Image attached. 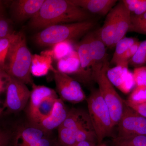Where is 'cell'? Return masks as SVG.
<instances>
[{
	"label": "cell",
	"mask_w": 146,
	"mask_h": 146,
	"mask_svg": "<svg viewBox=\"0 0 146 146\" xmlns=\"http://www.w3.org/2000/svg\"><path fill=\"white\" fill-rule=\"evenodd\" d=\"M32 60V55L27 46L25 35L16 33L7 54L5 72L9 76L32 85L34 83L31 73Z\"/></svg>",
	"instance_id": "obj_2"
},
{
	"label": "cell",
	"mask_w": 146,
	"mask_h": 146,
	"mask_svg": "<svg viewBox=\"0 0 146 146\" xmlns=\"http://www.w3.org/2000/svg\"><path fill=\"white\" fill-rule=\"evenodd\" d=\"M56 91L59 98L71 103L78 104L86 99V96L77 80L68 74L52 67Z\"/></svg>",
	"instance_id": "obj_6"
},
{
	"label": "cell",
	"mask_w": 146,
	"mask_h": 146,
	"mask_svg": "<svg viewBox=\"0 0 146 146\" xmlns=\"http://www.w3.org/2000/svg\"><path fill=\"white\" fill-rule=\"evenodd\" d=\"M32 89L31 91L29 100L27 114L29 119L33 123L36 119L37 110L39 105L47 98L58 97L57 93L54 89L43 85H37L33 84Z\"/></svg>",
	"instance_id": "obj_14"
},
{
	"label": "cell",
	"mask_w": 146,
	"mask_h": 146,
	"mask_svg": "<svg viewBox=\"0 0 146 146\" xmlns=\"http://www.w3.org/2000/svg\"><path fill=\"white\" fill-rule=\"evenodd\" d=\"M90 13L73 4L70 0H45L37 14L30 19L32 29H43L58 24L90 20Z\"/></svg>",
	"instance_id": "obj_1"
},
{
	"label": "cell",
	"mask_w": 146,
	"mask_h": 146,
	"mask_svg": "<svg viewBox=\"0 0 146 146\" xmlns=\"http://www.w3.org/2000/svg\"><path fill=\"white\" fill-rule=\"evenodd\" d=\"M129 65L135 68L146 65V40L140 42L138 49L129 61Z\"/></svg>",
	"instance_id": "obj_26"
},
{
	"label": "cell",
	"mask_w": 146,
	"mask_h": 146,
	"mask_svg": "<svg viewBox=\"0 0 146 146\" xmlns=\"http://www.w3.org/2000/svg\"><path fill=\"white\" fill-rule=\"evenodd\" d=\"M14 31H12L9 21L0 15V38H7L13 34Z\"/></svg>",
	"instance_id": "obj_31"
},
{
	"label": "cell",
	"mask_w": 146,
	"mask_h": 146,
	"mask_svg": "<svg viewBox=\"0 0 146 146\" xmlns=\"http://www.w3.org/2000/svg\"><path fill=\"white\" fill-rule=\"evenodd\" d=\"M52 58L50 56L46 54L39 55L35 54L32 55V74L36 77L46 75L52 67Z\"/></svg>",
	"instance_id": "obj_20"
},
{
	"label": "cell",
	"mask_w": 146,
	"mask_h": 146,
	"mask_svg": "<svg viewBox=\"0 0 146 146\" xmlns=\"http://www.w3.org/2000/svg\"><path fill=\"white\" fill-rule=\"evenodd\" d=\"M31 91L25 84L8 76L4 106L9 112L17 113L25 108L29 102Z\"/></svg>",
	"instance_id": "obj_7"
},
{
	"label": "cell",
	"mask_w": 146,
	"mask_h": 146,
	"mask_svg": "<svg viewBox=\"0 0 146 146\" xmlns=\"http://www.w3.org/2000/svg\"><path fill=\"white\" fill-rule=\"evenodd\" d=\"M16 34V32H14L9 37L0 39V72H5L7 54Z\"/></svg>",
	"instance_id": "obj_27"
},
{
	"label": "cell",
	"mask_w": 146,
	"mask_h": 146,
	"mask_svg": "<svg viewBox=\"0 0 146 146\" xmlns=\"http://www.w3.org/2000/svg\"><path fill=\"white\" fill-rule=\"evenodd\" d=\"M128 65V62L120 63L109 68L106 73L112 85L125 94L130 93L136 86L133 73L129 70Z\"/></svg>",
	"instance_id": "obj_10"
},
{
	"label": "cell",
	"mask_w": 146,
	"mask_h": 146,
	"mask_svg": "<svg viewBox=\"0 0 146 146\" xmlns=\"http://www.w3.org/2000/svg\"><path fill=\"white\" fill-rule=\"evenodd\" d=\"M45 0H16L11 4V9L16 21L31 19L37 14Z\"/></svg>",
	"instance_id": "obj_13"
},
{
	"label": "cell",
	"mask_w": 146,
	"mask_h": 146,
	"mask_svg": "<svg viewBox=\"0 0 146 146\" xmlns=\"http://www.w3.org/2000/svg\"><path fill=\"white\" fill-rule=\"evenodd\" d=\"M57 61V70L68 75L77 76L80 71V60L76 50Z\"/></svg>",
	"instance_id": "obj_19"
},
{
	"label": "cell",
	"mask_w": 146,
	"mask_h": 146,
	"mask_svg": "<svg viewBox=\"0 0 146 146\" xmlns=\"http://www.w3.org/2000/svg\"><path fill=\"white\" fill-rule=\"evenodd\" d=\"M11 139L9 133L0 130V146H8Z\"/></svg>",
	"instance_id": "obj_34"
},
{
	"label": "cell",
	"mask_w": 146,
	"mask_h": 146,
	"mask_svg": "<svg viewBox=\"0 0 146 146\" xmlns=\"http://www.w3.org/2000/svg\"><path fill=\"white\" fill-rule=\"evenodd\" d=\"M96 25L91 20L72 23L58 24L47 27L34 36L36 44L41 46H53L60 42L72 41L87 34Z\"/></svg>",
	"instance_id": "obj_3"
},
{
	"label": "cell",
	"mask_w": 146,
	"mask_h": 146,
	"mask_svg": "<svg viewBox=\"0 0 146 146\" xmlns=\"http://www.w3.org/2000/svg\"><path fill=\"white\" fill-rule=\"evenodd\" d=\"M86 100L88 114L100 144L111 136L114 129L110 112L98 89L92 91Z\"/></svg>",
	"instance_id": "obj_4"
},
{
	"label": "cell",
	"mask_w": 146,
	"mask_h": 146,
	"mask_svg": "<svg viewBox=\"0 0 146 146\" xmlns=\"http://www.w3.org/2000/svg\"><path fill=\"white\" fill-rule=\"evenodd\" d=\"M121 1L132 16H140L146 12V0H123Z\"/></svg>",
	"instance_id": "obj_25"
},
{
	"label": "cell",
	"mask_w": 146,
	"mask_h": 146,
	"mask_svg": "<svg viewBox=\"0 0 146 146\" xmlns=\"http://www.w3.org/2000/svg\"><path fill=\"white\" fill-rule=\"evenodd\" d=\"M118 10V5L117 4L108 13L103 25L97 31L100 39L106 47L110 48L114 47Z\"/></svg>",
	"instance_id": "obj_15"
},
{
	"label": "cell",
	"mask_w": 146,
	"mask_h": 146,
	"mask_svg": "<svg viewBox=\"0 0 146 146\" xmlns=\"http://www.w3.org/2000/svg\"><path fill=\"white\" fill-rule=\"evenodd\" d=\"M68 112L64 102L58 98L50 115L41 119L36 126L49 133L54 129L58 128L63 123L67 117Z\"/></svg>",
	"instance_id": "obj_12"
},
{
	"label": "cell",
	"mask_w": 146,
	"mask_h": 146,
	"mask_svg": "<svg viewBox=\"0 0 146 146\" xmlns=\"http://www.w3.org/2000/svg\"><path fill=\"white\" fill-rule=\"evenodd\" d=\"M52 49L43 54L50 56L52 58L57 60L64 58L74 50L71 41L60 42L52 46Z\"/></svg>",
	"instance_id": "obj_21"
},
{
	"label": "cell",
	"mask_w": 146,
	"mask_h": 146,
	"mask_svg": "<svg viewBox=\"0 0 146 146\" xmlns=\"http://www.w3.org/2000/svg\"><path fill=\"white\" fill-rule=\"evenodd\" d=\"M80 60V70L77 75L78 80L88 84L93 81L91 69V57L87 34L79 44L76 50Z\"/></svg>",
	"instance_id": "obj_11"
},
{
	"label": "cell",
	"mask_w": 146,
	"mask_h": 146,
	"mask_svg": "<svg viewBox=\"0 0 146 146\" xmlns=\"http://www.w3.org/2000/svg\"><path fill=\"white\" fill-rule=\"evenodd\" d=\"M113 143L114 146H146V135L116 137Z\"/></svg>",
	"instance_id": "obj_23"
},
{
	"label": "cell",
	"mask_w": 146,
	"mask_h": 146,
	"mask_svg": "<svg viewBox=\"0 0 146 146\" xmlns=\"http://www.w3.org/2000/svg\"><path fill=\"white\" fill-rule=\"evenodd\" d=\"M58 142L61 146H70L77 143L76 133L70 129L60 126L57 129Z\"/></svg>",
	"instance_id": "obj_24"
},
{
	"label": "cell",
	"mask_w": 146,
	"mask_h": 146,
	"mask_svg": "<svg viewBox=\"0 0 146 146\" xmlns=\"http://www.w3.org/2000/svg\"><path fill=\"white\" fill-rule=\"evenodd\" d=\"M3 112V108L0 106V115H1Z\"/></svg>",
	"instance_id": "obj_38"
},
{
	"label": "cell",
	"mask_w": 146,
	"mask_h": 146,
	"mask_svg": "<svg viewBox=\"0 0 146 146\" xmlns=\"http://www.w3.org/2000/svg\"><path fill=\"white\" fill-rule=\"evenodd\" d=\"M52 142L47 136L27 146H52Z\"/></svg>",
	"instance_id": "obj_35"
},
{
	"label": "cell",
	"mask_w": 146,
	"mask_h": 146,
	"mask_svg": "<svg viewBox=\"0 0 146 146\" xmlns=\"http://www.w3.org/2000/svg\"><path fill=\"white\" fill-rule=\"evenodd\" d=\"M73 4L90 13L107 15L116 5V0H70Z\"/></svg>",
	"instance_id": "obj_17"
},
{
	"label": "cell",
	"mask_w": 146,
	"mask_h": 146,
	"mask_svg": "<svg viewBox=\"0 0 146 146\" xmlns=\"http://www.w3.org/2000/svg\"><path fill=\"white\" fill-rule=\"evenodd\" d=\"M97 146H108L106 144L104 143H101L98 144Z\"/></svg>",
	"instance_id": "obj_37"
},
{
	"label": "cell",
	"mask_w": 146,
	"mask_h": 146,
	"mask_svg": "<svg viewBox=\"0 0 146 146\" xmlns=\"http://www.w3.org/2000/svg\"><path fill=\"white\" fill-rule=\"evenodd\" d=\"M117 125V137L146 135V119L125 104L123 115Z\"/></svg>",
	"instance_id": "obj_8"
},
{
	"label": "cell",
	"mask_w": 146,
	"mask_h": 146,
	"mask_svg": "<svg viewBox=\"0 0 146 146\" xmlns=\"http://www.w3.org/2000/svg\"><path fill=\"white\" fill-rule=\"evenodd\" d=\"M110 68H105L97 77L96 82L98 90L109 109L114 127L117 125L123 112L125 100L120 97L109 81L106 73Z\"/></svg>",
	"instance_id": "obj_5"
},
{
	"label": "cell",
	"mask_w": 146,
	"mask_h": 146,
	"mask_svg": "<svg viewBox=\"0 0 146 146\" xmlns=\"http://www.w3.org/2000/svg\"><path fill=\"white\" fill-rule=\"evenodd\" d=\"M129 31L146 35V12L140 16L131 15V24Z\"/></svg>",
	"instance_id": "obj_28"
},
{
	"label": "cell",
	"mask_w": 146,
	"mask_h": 146,
	"mask_svg": "<svg viewBox=\"0 0 146 146\" xmlns=\"http://www.w3.org/2000/svg\"><path fill=\"white\" fill-rule=\"evenodd\" d=\"M118 13L117 21V28L114 38V47L120 40L125 37L129 31L131 24V15L122 1L117 4Z\"/></svg>",
	"instance_id": "obj_18"
},
{
	"label": "cell",
	"mask_w": 146,
	"mask_h": 146,
	"mask_svg": "<svg viewBox=\"0 0 146 146\" xmlns=\"http://www.w3.org/2000/svg\"><path fill=\"white\" fill-rule=\"evenodd\" d=\"M4 12V6L2 1H0V15H3Z\"/></svg>",
	"instance_id": "obj_36"
},
{
	"label": "cell",
	"mask_w": 146,
	"mask_h": 146,
	"mask_svg": "<svg viewBox=\"0 0 146 146\" xmlns=\"http://www.w3.org/2000/svg\"><path fill=\"white\" fill-rule=\"evenodd\" d=\"M125 104L135 110L138 114L146 119V102L136 104H127L125 103Z\"/></svg>",
	"instance_id": "obj_33"
},
{
	"label": "cell",
	"mask_w": 146,
	"mask_h": 146,
	"mask_svg": "<svg viewBox=\"0 0 146 146\" xmlns=\"http://www.w3.org/2000/svg\"><path fill=\"white\" fill-rule=\"evenodd\" d=\"M1 39V38H0V39Z\"/></svg>",
	"instance_id": "obj_39"
},
{
	"label": "cell",
	"mask_w": 146,
	"mask_h": 146,
	"mask_svg": "<svg viewBox=\"0 0 146 146\" xmlns=\"http://www.w3.org/2000/svg\"><path fill=\"white\" fill-rule=\"evenodd\" d=\"M138 41V39L134 37H125L120 40L115 46V51L110 61V64L118 65L127 50Z\"/></svg>",
	"instance_id": "obj_22"
},
{
	"label": "cell",
	"mask_w": 146,
	"mask_h": 146,
	"mask_svg": "<svg viewBox=\"0 0 146 146\" xmlns=\"http://www.w3.org/2000/svg\"><path fill=\"white\" fill-rule=\"evenodd\" d=\"M91 51V69L93 81L105 68H109L106 46L100 39L98 31L87 33Z\"/></svg>",
	"instance_id": "obj_9"
},
{
	"label": "cell",
	"mask_w": 146,
	"mask_h": 146,
	"mask_svg": "<svg viewBox=\"0 0 146 146\" xmlns=\"http://www.w3.org/2000/svg\"><path fill=\"white\" fill-rule=\"evenodd\" d=\"M48 133L38 127L31 125L21 127L17 131L13 141V146H27L48 136Z\"/></svg>",
	"instance_id": "obj_16"
},
{
	"label": "cell",
	"mask_w": 146,
	"mask_h": 146,
	"mask_svg": "<svg viewBox=\"0 0 146 146\" xmlns=\"http://www.w3.org/2000/svg\"><path fill=\"white\" fill-rule=\"evenodd\" d=\"M140 42H141L137 41L127 50L120 60L119 64L120 63H124V62H128L129 63V61L133 57V56L136 53V52L138 49L139 45H140Z\"/></svg>",
	"instance_id": "obj_32"
},
{
	"label": "cell",
	"mask_w": 146,
	"mask_h": 146,
	"mask_svg": "<svg viewBox=\"0 0 146 146\" xmlns=\"http://www.w3.org/2000/svg\"><path fill=\"white\" fill-rule=\"evenodd\" d=\"M133 74L136 86L146 88V65L134 68Z\"/></svg>",
	"instance_id": "obj_30"
},
{
	"label": "cell",
	"mask_w": 146,
	"mask_h": 146,
	"mask_svg": "<svg viewBox=\"0 0 146 146\" xmlns=\"http://www.w3.org/2000/svg\"><path fill=\"white\" fill-rule=\"evenodd\" d=\"M127 104H136L146 102V88L135 86L127 100H125Z\"/></svg>",
	"instance_id": "obj_29"
}]
</instances>
